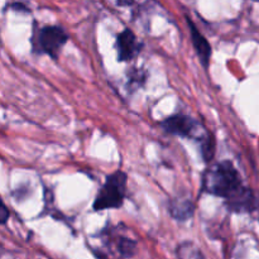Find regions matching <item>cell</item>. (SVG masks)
<instances>
[{
  "mask_svg": "<svg viewBox=\"0 0 259 259\" xmlns=\"http://www.w3.org/2000/svg\"><path fill=\"white\" fill-rule=\"evenodd\" d=\"M201 189L206 194L222 197L232 212H253L258 209L254 192L244 186L243 179L232 161L214 163L202 175Z\"/></svg>",
  "mask_w": 259,
  "mask_h": 259,
  "instance_id": "obj_1",
  "label": "cell"
},
{
  "mask_svg": "<svg viewBox=\"0 0 259 259\" xmlns=\"http://www.w3.org/2000/svg\"><path fill=\"white\" fill-rule=\"evenodd\" d=\"M126 185H128V176L121 169L106 176L105 182L96 195L93 209L95 211L120 209L126 196Z\"/></svg>",
  "mask_w": 259,
  "mask_h": 259,
  "instance_id": "obj_2",
  "label": "cell"
},
{
  "mask_svg": "<svg viewBox=\"0 0 259 259\" xmlns=\"http://www.w3.org/2000/svg\"><path fill=\"white\" fill-rule=\"evenodd\" d=\"M68 38L67 32L60 25H43L33 34V52L37 55H47L52 60H58Z\"/></svg>",
  "mask_w": 259,
  "mask_h": 259,
  "instance_id": "obj_3",
  "label": "cell"
},
{
  "mask_svg": "<svg viewBox=\"0 0 259 259\" xmlns=\"http://www.w3.org/2000/svg\"><path fill=\"white\" fill-rule=\"evenodd\" d=\"M162 129L166 133L185 138L201 141L206 134L201 133V125L194 118L185 114H175L168 116L161 123Z\"/></svg>",
  "mask_w": 259,
  "mask_h": 259,
  "instance_id": "obj_4",
  "label": "cell"
},
{
  "mask_svg": "<svg viewBox=\"0 0 259 259\" xmlns=\"http://www.w3.org/2000/svg\"><path fill=\"white\" fill-rule=\"evenodd\" d=\"M116 52H118V61L128 62L136 58L141 53L143 45L138 40L134 32L129 28H125L116 37Z\"/></svg>",
  "mask_w": 259,
  "mask_h": 259,
  "instance_id": "obj_5",
  "label": "cell"
},
{
  "mask_svg": "<svg viewBox=\"0 0 259 259\" xmlns=\"http://www.w3.org/2000/svg\"><path fill=\"white\" fill-rule=\"evenodd\" d=\"M187 20V25H189V29H190V34H191V42L194 45L195 48V52L197 53L200 58V62L201 65L204 66L205 68L209 67V63H210V58H211L212 55V50H211V46H210L209 40L201 34L197 27L195 25V23L192 22L191 18L186 17Z\"/></svg>",
  "mask_w": 259,
  "mask_h": 259,
  "instance_id": "obj_6",
  "label": "cell"
},
{
  "mask_svg": "<svg viewBox=\"0 0 259 259\" xmlns=\"http://www.w3.org/2000/svg\"><path fill=\"white\" fill-rule=\"evenodd\" d=\"M169 215L177 222H187L194 217L195 204L190 199L176 197L169 201L168 205Z\"/></svg>",
  "mask_w": 259,
  "mask_h": 259,
  "instance_id": "obj_7",
  "label": "cell"
},
{
  "mask_svg": "<svg viewBox=\"0 0 259 259\" xmlns=\"http://www.w3.org/2000/svg\"><path fill=\"white\" fill-rule=\"evenodd\" d=\"M179 259H206L201 250L191 242H184L177 247L176 250Z\"/></svg>",
  "mask_w": 259,
  "mask_h": 259,
  "instance_id": "obj_8",
  "label": "cell"
},
{
  "mask_svg": "<svg viewBox=\"0 0 259 259\" xmlns=\"http://www.w3.org/2000/svg\"><path fill=\"white\" fill-rule=\"evenodd\" d=\"M116 248H118V252L120 253L121 257L131 258L137 252V242L131 238L121 237L119 238L118 243H116Z\"/></svg>",
  "mask_w": 259,
  "mask_h": 259,
  "instance_id": "obj_9",
  "label": "cell"
},
{
  "mask_svg": "<svg viewBox=\"0 0 259 259\" xmlns=\"http://www.w3.org/2000/svg\"><path fill=\"white\" fill-rule=\"evenodd\" d=\"M201 143V153H202V158L206 163H209L212 158H214V154H215V142L214 138L209 134L204 137V138L200 141Z\"/></svg>",
  "mask_w": 259,
  "mask_h": 259,
  "instance_id": "obj_10",
  "label": "cell"
},
{
  "mask_svg": "<svg viewBox=\"0 0 259 259\" xmlns=\"http://www.w3.org/2000/svg\"><path fill=\"white\" fill-rule=\"evenodd\" d=\"M128 80V88L137 90L138 88H141L144 82H146L147 75L143 70H132L131 75H129Z\"/></svg>",
  "mask_w": 259,
  "mask_h": 259,
  "instance_id": "obj_11",
  "label": "cell"
},
{
  "mask_svg": "<svg viewBox=\"0 0 259 259\" xmlns=\"http://www.w3.org/2000/svg\"><path fill=\"white\" fill-rule=\"evenodd\" d=\"M9 210H8V207L5 206L4 204H3L2 206V210H0V220H2V224H5V223L8 222V219H9Z\"/></svg>",
  "mask_w": 259,
  "mask_h": 259,
  "instance_id": "obj_12",
  "label": "cell"
},
{
  "mask_svg": "<svg viewBox=\"0 0 259 259\" xmlns=\"http://www.w3.org/2000/svg\"><path fill=\"white\" fill-rule=\"evenodd\" d=\"M10 8L14 10H18V12H27V13L29 12V9H28V8H25L23 4H20V3H14V4L10 5Z\"/></svg>",
  "mask_w": 259,
  "mask_h": 259,
  "instance_id": "obj_13",
  "label": "cell"
},
{
  "mask_svg": "<svg viewBox=\"0 0 259 259\" xmlns=\"http://www.w3.org/2000/svg\"><path fill=\"white\" fill-rule=\"evenodd\" d=\"M136 3V0H116V4L120 7H131Z\"/></svg>",
  "mask_w": 259,
  "mask_h": 259,
  "instance_id": "obj_14",
  "label": "cell"
}]
</instances>
